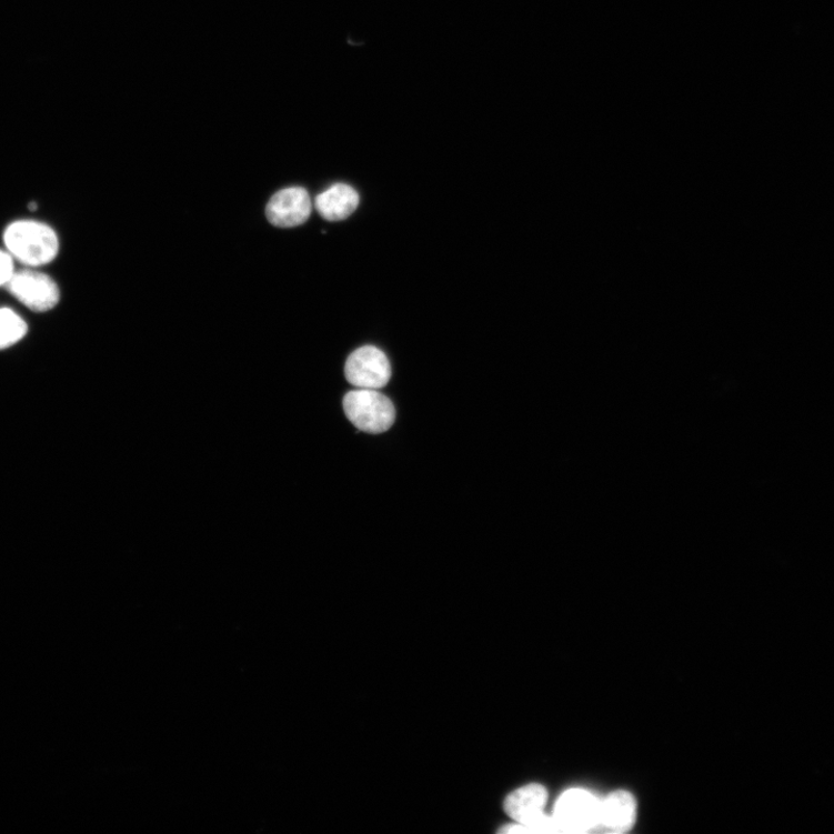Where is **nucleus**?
<instances>
[{
  "label": "nucleus",
  "instance_id": "f257e3e1",
  "mask_svg": "<svg viewBox=\"0 0 834 834\" xmlns=\"http://www.w3.org/2000/svg\"><path fill=\"white\" fill-rule=\"evenodd\" d=\"M8 252L27 267H42L56 260L60 240L56 230L37 221H17L4 231Z\"/></svg>",
  "mask_w": 834,
  "mask_h": 834
},
{
  "label": "nucleus",
  "instance_id": "f03ea898",
  "mask_svg": "<svg viewBox=\"0 0 834 834\" xmlns=\"http://www.w3.org/2000/svg\"><path fill=\"white\" fill-rule=\"evenodd\" d=\"M343 410L349 421L369 434L385 433L395 421L393 402L376 390L348 392L343 398Z\"/></svg>",
  "mask_w": 834,
  "mask_h": 834
},
{
  "label": "nucleus",
  "instance_id": "7ed1b4c3",
  "mask_svg": "<svg viewBox=\"0 0 834 834\" xmlns=\"http://www.w3.org/2000/svg\"><path fill=\"white\" fill-rule=\"evenodd\" d=\"M546 802V788L530 784L505 798L504 811L516 823L526 826L530 833H560L554 817L544 813Z\"/></svg>",
  "mask_w": 834,
  "mask_h": 834
},
{
  "label": "nucleus",
  "instance_id": "20e7f679",
  "mask_svg": "<svg viewBox=\"0 0 834 834\" xmlns=\"http://www.w3.org/2000/svg\"><path fill=\"white\" fill-rule=\"evenodd\" d=\"M601 801L584 790H570L557 800L553 817L560 833L595 832Z\"/></svg>",
  "mask_w": 834,
  "mask_h": 834
},
{
  "label": "nucleus",
  "instance_id": "39448f33",
  "mask_svg": "<svg viewBox=\"0 0 834 834\" xmlns=\"http://www.w3.org/2000/svg\"><path fill=\"white\" fill-rule=\"evenodd\" d=\"M349 384L363 390L385 388L392 375L391 364L381 349L364 345L348 358L344 366Z\"/></svg>",
  "mask_w": 834,
  "mask_h": 834
},
{
  "label": "nucleus",
  "instance_id": "423d86ee",
  "mask_svg": "<svg viewBox=\"0 0 834 834\" xmlns=\"http://www.w3.org/2000/svg\"><path fill=\"white\" fill-rule=\"evenodd\" d=\"M7 289L27 309L38 313L57 308L61 299L58 284L32 269L16 272Z\"/></svg>",
  "mask_w": 834,
  "mask_h": 834
},
{
  "label": "nucleus",
  "instance_id": "0eeeda50",
  "mask_svg": "<svg viewBox=\"0 0 834 834\" xmlns=\"http://www.w3.org/2000/svg\"><path fill=\"white\" fill-rule=\"evenodd\" d=\"M311 212V198L302 187H290L278 192L265 208L269 223L283 229L304 224Z\"/></svg>",
  "mask_w": 834,
  "mask_h": 834
},
{
  "label": "nucleus",
  "instance_id": "6e6552de",
  "mask_svg": "<svg viewBox=\"0 0 834 834\" xmlns=\"http://www.w3.org/2000/svg\"><path fill=\"white\" fill-rule=\"evenodd\" d=\"M636 820V802L626 791H615L601 801L599 824L595 832L625 833Z\"/></svg>",
  "mask_w": 834,
  "mask_h": 834
},
{
  "label": "nucleus",
  "instance_id": "1a4fd4ad",
  "mask_svg": "<svg viewBox=\"0 0 834 834\" xmlns=\"http://www.w3.org/2000/svg\"><path fill=\"white\" fill-rule=\"evenodd\" d=\"M360 204V195L352 185L336 183L315 199V209L322 219L340 222L351 218Z\"/></svg>",
  "mask_w": 834,
  "mask_h": 834
},
{
  "label": "nucleus",
  "instance_id": "9d476101",
  "mask_svg": "<svg viewBox=\"0 0 834 834\" xmlns=\"http://www.w3.org/2000/svg\"><path fill=\"white\" fill-rule=\"evenodd\" d=\"M29 331L26 321L13 310L0 309V351L21 341Z\"/></svg>",
  "mask_w": 834,
  "mask_h": 834
},
{
  "label": "nucleus",
  "instance_id": "9b49d317",
  "mask_svg": "<svg viewBox=\"0 0 834 834\" xmlns=\"http://www.w3.org/2000/svg\"><path fill=\"white\" fill-rule=\"evenodd\" d=\"M13 259L9 252L0 250V287H7L16 273Z\"/></svg>",
  "mask_w": 834,
  "mask_h": 834
},
{
  "label": "nucleus",
  "instance_id": "f8f14e48",
  "mask_svg": "<svg viewBox=\"0 0 834 834\" xmlns=\"http://www.w3.org/2000/svg\"><path fill=\"white\" fill-rule=\"evenodd\" d=\"M29 207H30V209H31V210H33V211L38 209V204H37V203H34V202H33V203H31V204H30Z\"/></svg>",
  "mask_w": 834,
  "mask_h": 834
}]
</instances>
